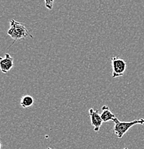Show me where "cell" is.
Returning a JSON list of instances; mask_svg holds the SVG:
<instances>
[{
    "mask_svg": "<svg viewBox=\"0 0 144 149\" xmlns=\"http://www.w3.org/2000/svg\"><path fill=\"white\" fill-rule=\"evenodd\" d=\"M111 63H112L113 68V78L123 76L126 70V62L118 56H116V57H113L111 58Z\"/></svg>",
    "mask_w": 144,
    "mask_h": 149,
    "instance_id": "cell-3",
    "label": "cell"
},
{
    "mask_svg": "<svg viewBox=\"0 0 144 149\" xmlns=\"http://www.w3.org/2000/svg\"><path fill=\"white\" fill-rule=\"evenodd\" d=\"M13 58L10 54H6L4 57H0V70L3 73H7L13 68Z\"/></svg>",
    "mask_w": 144,
    "mask_h": 149,
    "instance_id": "cell-5",
    "label": "cell"
},
{
    "mask_svg": "<svg viewBox=\"0 0 144 149\" xmlns=\"http://www.w3.org/2000/svg\"><path fill=\"white\" fill-rule=\"evenodd\" d=\"M102 113L100 114L101 118L103 122H108L110 120H113L115 118V116L110 111V108L107 105L102 107Z\"/></svg>",
    "mask_w": 144,
    "mask_h": 149,
    "instance_id": "cell-6",
    "label": "cell"
},
{
    "mask_svg": "<svg viewBox=\"0 0 144 149\" xmlns=\"http://www.w3.org/2000/svg\"><path fill=\"white\" fill-rule=\"evenodd\" d=\"M7 34L14 40V42L11 45V46L13 45L17 41L24 40L27 37L33 38L25 26L15 19H12L10 21V28L7 32Z\"/></svg>",
    "mask_w": 144,
    "mask_h": 149,
    "instance_id": "cell-1",
    "label": "cell"
},
{
    "mask_svg": "<svg viewBox=\"0 0 144 149\" xmlns=\"http://www.w3.org/2000/svg\"><path fill=\"white\" fill-rule=\"evenodd\" d=\"M123 149H128V148H123Z\"/></svg>",
    "mask_w": 144,
    "mask_h": 149,
    "instance_id": "cell-10",
    "label": "cell"
},
{
    "mask_svg": "<svg viewBox=\"0 0 144 149\" xmlns=\"http://www.w3.org/2000/svg\"><path fill=\"white\" fill-rule=\"evenodd\" d=\"M89 116L90 117L91 124L94 127V131L98 132L103 122L100 114L99 113V111H95L93 108H90Z\"/></svg>",
    "mask_w": 144,
    "mask_h": 149,
    "instance_id": "cell-4",
    "label": "cell"
},
{
    "mask_svg": "<svg viewBox=\"0 0 144 149\" xmlns=\"http://www.w3.org/2000/svg\"><path fill=\"white\" fill-rule=\"evenodd\" d=\"M45 6L48 9H49V10H51V9H52V7H53V4H54V1L53 0H45Z\"/></svg>",
    "mask_w": 144,
    "mask_h": 149,
    "instance_id": "cell-8",
    "label": "cell"
},
{
    "mask_svg": "<svg viewBox=\"0 0 144 149\" xmlns=\"http://www.w3.org/2000/svg\"><path fill=\"white\" fill-rule=\"evenodd\" d=\"M34 98L31 95H26L22 97L21 100H20V105L22 108H27L32 106L34 104Z\"/></svg>",
    "mask_w": 144,
    "mask_h": 149,
    "instance_id": "cell-7",
    "label": "cell"
},
{
    "mask_svg": "<svg viewBox=\"0 0 144 149\" xmlns=\"http://www.w3.org/2000/svg\"><path fill=\"white\" fill-rule=\"evenodd\" d=\"M115 123L114 125L113 132L118 139H121L124 136L125 133L128 131V130L135 125L140 124V125H144V118L136 119L131 122H120L117 118H115L113 120Z\"/></svg>",
    "mask_w": 144,
    "mask_h": 149,
    "instance_id": "cell-2",
    "label": "cell"
},
{
    "mask_svg": "<svg viewBox=\"0 0 144 149\" xmlns=\"http://www.w3.org/2000/svg\"><path fill=\"white\" fill-rule=\"evenodd\" d=\"M1 148V142H0V149Z\"/></svg>",
    "mask_w": 144,
    "mask_h": 149,
    "instance_id": "cell-9",
    "label": "cell"
},
{
    "mask_svg": "<svg viewBox=\"0 0 144 149\" xmlns=\"http://www.w3.org/2000/svg\"><path fill=\"white\" fill-rule=\"evenodd\" d=\"M47 149H52V148H48Z\"/></svg>",
    "mask_w": 144,
    "mask_h": 149,
    "instance_id": "cell-11",
    "label": "cell"
}]
</instances>
